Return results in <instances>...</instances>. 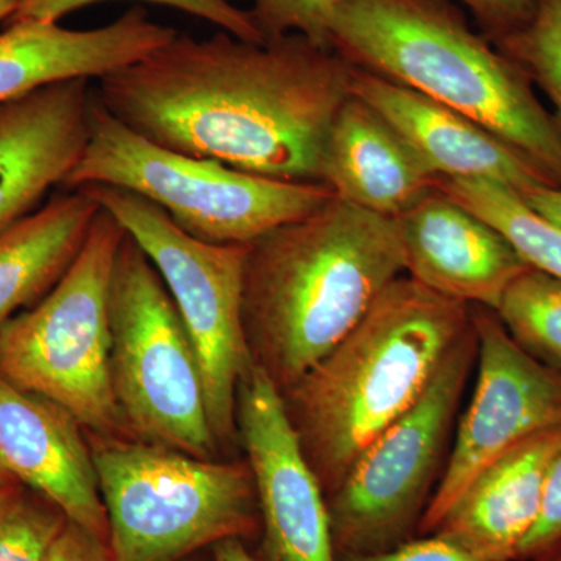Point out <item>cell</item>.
I'll list each match as a JSON object with an SVG mask.
<instances>
[{"mask_svg":"<svg viewBox=\"0 0 561 561\" xmlns=\"http://www.w3.org/2000/svg\"><path fill=\"white\" fill-rule=\"evenodd\" d=\"M494 46L545 92L561 136V0H535L531 20Z\"/></svg>","mask_w":561,"mask_h":561,"instance_id":"23","label":"cell"},{"mask_svg":"<svg viewBox=\"0 0 561 561\" xmlns=\"http://www.w3.org/2000/svg\"><path fill=\"white\" fill-rule=\"evenodd\" d=\"M90 80L62 81L0 105V234L65 186L88 136Z\"/></svg>","mask_w":561,"mask_h":561,"instance_id":"15","label":"cell"},{"mask_svg":"<svg viewBox=\"0 0 561 561\" xmlns=\"http://www.w3.org/2000/svg\"><path fill=\"white\" fill-rule=\"evenodd\" d=\"M184 561H191V559L184 560Z\"/></svg>","mask_w":561,"mask_h":561,"instance_id":"37","label":"cell"},{"mask_svg":"<svg viewBox=\"0 0 561 561\" xmlns=\"http://www.w3.org/2000/svg\"><path fill=\"white\" fill-rule=\"evenodd\" d=\"M493 312L519 348L561 371V279L529 267L512 280Z\"/></svg>","mask_w":561,"mask_h":561,"instance_id":"22","label":"cell"},{"mask_svg":"<svg viewBox=\"0 0 561 561\" xmlns=\"http://www.w3.org/2000/svg\"><path fill=\"white\" fill-rule=\"evenodd\" d=\"M99 210L87 191H68L0 234V330L61 279Z\"/></svg>","mask_w":561,"mask_h":561,"instance_id":"20","label":"cell"},{"mask_svg":"<svg viewBox=\"0 0 561 561\" xmlns=\"http://www.w3.org/2000/svg\"><path fill=\"white\" fill-rule=\"evenodd\" d=\"M471 316L478 382L421 518V537L434 534L476 476L502 454L534 435L561 431V371L519 348L491 309L476 306Z\"/></svg>","mask_w":561,"mask_h":561,"instance_id":"11","label":"cell"},{"mask_svg":"<svg viewBox=\"0 0 561 561\" xmlns=\"http://www.w3.org/2000/svg\"><path fill=\"white\" fill-rule=\"evenodd\" d=\"M110 373L130 437L214 459L205 382L160 272L125 232L110 280Z\"/></svg>","mask_w":561,"mask_h":561,"instance_id":"8","label":"cell"},{"mask_svg":"<svg viewBox=\"0 0 561 561\" xmlns=\"http://www.w3.org/2000/svg\"><path fill=\"white\" fill-rule=\"evenodd\" d=\"M124 236L101 208L61 279L0 330V375L57 402L91 434L128 435L110 373V280Z\"/></svg>","mask_w":561,"mask_h":561,"instance_id":"7","label":"cell"},{"mask_svg":"<svg viewBox=\"0 0 561 561\" xmlns=\"http://www.w3.org/2000/svg\"><path fill=\"white\" fill-rule=\"evenodd\" d=\"M351 92L393 125L438 179L493 181L522 195L557 186L478 122L419 92L357 68Z\"/></svg>","mask_w":561,"mask_h":561,"instance_id":"16","label":"cell"},{"mask_svg":"<svg viewBox=\"0 0 561 561\" xmlns=\"http://www.w3.org/2000/svg\"><path fill=\"white\" fill-rule=\"evenodd\" d=\"M47 561H111L108 545L79 524L69 522Z\"/></svg>","mask_w":561,"mask_h":561,"instance_id":"30","label":"cell"},{"mask_svg":"<svg viewBox=\"0 0 561 561\" xmlns=\"http://www.w3.org/2000/svg\"><path fill=\"white\" fill-rule=\"evenodd\" d=\"M80 190L119 221L160 272L201 364L210 427L219 446L230 443L238 434L239 387L253 367L242 317L247 245L197 241L119 187Z\"/></svg>","mask_w":561,"mask_h":561,"instance_id":"10","label":"cell"},{"mask_svg":"<svg viewBox=\"0 0 561 561\" xmlns=\"http://www.w3.org/2000/svg\"><path fill=\"white\" fill-rule=\"evenodd\" d=\"M561 431L534 435L483 468L434 535L491 561H516L537 523ZM432 535V534H431Z\"/></svg>","mask_w":561,"mask_h":561,"instance_id":"19","label":"cell"},{"mask_svg":"<svg viewBox=\"0 0 561 561\" xmlns=\"http://www.w3.org/2000/svg\"><path fill=\"white\" fill-rule=\"evenodd\" d=\"M213 548V561H257L247 549L245 542L239 538L217 542Z\"/></svg>","mask_w":561,"mask_h":561,"instance_id":"32","label":"cell"},{"mask_svg":"<svg viewBox=\"0 0 561 561\" xmlns=\"http://www.w3.org/2000/svg\"><path fill=\"white\" fill-rule=\"evenodd\" d=\"M176 33L140 7L90 31H72L58 22H10L0 33V105L62 81L101 80Z\"/></svg>","mask_w":561,"mask_h":561,"instance_id":"17","label":"cell"},{"mask_svg":"<svg viewBox=\"0 0 561 561\" xmlns=\"http://www.w3.org/2000/svg\"><path fill=\"white\" fill-rule=\"evenodd\" d=\"M471 11L481 33L491 43L518 32L531 20L535 0H454Z\"/></svg>","mask_w":561,"mask_h":561,"instance_id":"28","label":"cell"},{"mask_svg":"<svg viewBox=\"0 0 561 561\" xmlns=\"http://www.w3.org/2000/svg\"><path fill=\"white\" fill-rule=\"evenodd\" d=\"M472 308L400 276L356 328L284 390L302 454L327 497L426 391L470 331Z\"/></svg>","mask_w":561,"mask_h":561,"instance_id":"3","label":"cell"},{"mask_svg":"<svg viewBox=\"0 0 561 561\" xmlns=\"http://www.w3.org/2000/svg\"><path fill=\"white\" fill-rule=\"evenodd\" d=\"M11 481H16V479L11 476L9 468H7L5 465H3L2 459H0V485Z\"/></svg>","mask_w":561,"mask_h":561,"instance_id":"36","label":"cell"},{"mask_svg":"<svg viewBox=\"0 0 561 561\" xmlns=\"http://www.w3.org/2000/svg\"><path fill=\"white\" fill-rule=\"evenodd\" d=\"M530 561H561V540L552 545L548 551L540 553V556L535 557Z\"/></svg>","mask_w":561,"mask_h":561,"instance_id":"35","label":"cell"},{"mask_svg":"<svg viewBox=\"0 0 561 561\" xmlns=\"http://www.w3.org/2000/svg\"><path fill=\"white\" fill-rule=\"evenodd\" d=\"M337 561H491L465 551L438 535H424L379 553H337Z\"/></svg>","mask_w":561,"mask_h":561,"instance_id":"29","label":"cell"},{"mask_svg":"<svg viewBox=\"0 0 561 561\" xmlns=\"http://www.w3.org/2000/svg\"><path fill=\"white\" fill-rule=\"evenodd\" d=\"M339 0H251L250 13L264 41L298 35L331 49V21Z\"/></svg>","mask_w":561,"mask_h":561,"instance_id":"26","label":"cell"},{"mask_svg":"<svg viewBox=\"0 0 561 561\" xmlns=\"http://www.w3.org/2000/svg\"><path fill=\"white\" fill-rule=\"evenodd\" d=\"M238 434L260 507L257 561H337L327 494L302 454L283 394L253 364L239 387Z\"/></svg>","mask_w":561,"mask_h":561,"instance_id":"12","label":"cell"},{"mask_svg":"<svg viewBox=\"0 0 561 561\" xmlns=\"http://www.w3.org/2000/svg\"><path fill=\"white\" fill-rule=\"evenodd\" d=\"M87 186L131 192L213 245H250L335 197L323 183L267 179L157 146L114 119L95 92L87 146L62 187Z\"/></svg>","mask_w":561,"mask_h":561,"instance_id":"6","label":"cell"},{"mask_svg":"<svg viewBox=\"0 0 561 561\" xmlns=\"http://www.w3.org/2000/svg\"><path fill=\"white\" fill-rule=\"evenodd\" d=\"M476 357L478 339L471 324L420 400L365 449L327 497L337 553L387 552L419 534L448 460Z\"/></svg>","mask_w":561,"mask_h":561,"instance_id":"9","label":"cell"},{"mask_svg":"<svg viewBox=\"0 0 561 561\" xmlns=\"http://www.w3.org/2000/svg\"><path fill=\"white\" fill-rule=\"evenodd\" d=\"M111 561H184L261 527L249 463L201 459L128 435L91 434Z\"/></svg>","mask_w":561,"mask_h":561,"instance_id":"5","label":"cell"},{"mask_svg":"<svg viewBox=\"0 0 561 561\" xmlns=\"http://www.w3.org/2000/svg\"><path fill=\"white\" fill-rule=\"evenodd\" d=\"M404 273L397 220L332 197L247 245L242 317L253 364L294 386Z\"/></svg>","mask_w":561,"mask_h":561,"instance_id":"2","label":"cell"},{"mask_svg":"<svg viewBox=\"0 0 561 561\" xmlns=\"http://www.w3.org/2000/svg\"><path fill=\"white\" fill-rule=\"evenodd\" d=\"M230 2H234V0H230Z\"/></svg>","mask_w":561,"mask_h":561,"instance_id":"38","label":"cell"},{"mask_svg":"<svg viewBox=\"0 0 561 561\" xmlns=\"http://www.w3.org/2000/svg\"><path fill=\"white\" fill-rule=\"evenodd\" d=\"M561 540V446L546 476L537 523L519 546L516 561H530Z\"/></svg>","mask_w":561,"mask_h":561,"instance_id":"27","label":"cell"},{"mask_svg":"<svg viewBox=\"0 0 561 561\" xmlns=\"http://www.w3.org/2000/svg\"><path fill=\"white\" fill-rule=\"evenodd\" d=\"M25 494L16 507L0 522V561H47L69 523L46 497Z\"/></svg>","mask_w":561,"mask_h":561,"instance_id":"25","label":"cell"},{"mask_svg":"<svg viewBox=\"0 0 561 561\" xmlns=\"http://www.w3.org/2000/svg\"><path fill=\"white\" fill-rule=\"evenodd\" d=\"M522 197L535 213L561 230V186L538 187Z\"/></svg>","mask_w":561,"mask_h":561,"instance_id":"31","label":"cell"},{"mask_svg":"<svg viewBox=\"0 0 561 561\" xmlns=\"http://www.w3.org/2000/svg\"><path fill=\"white\" fill-rule=\"evenodd\" d=\"M320 181L341 201L397 219L437 190L438 176L393 125L351 92L324 144Z\"/></svg>","mask_w":561,"mask_h":561,"instance_id":"18","label":"cell"},{"mask_svg":"<svg viewBox=\"0 0 561 561\" xmlns=\"http://www.w3.org/2000/svg\"><path fill=\"white\" fill-rule=\"evenodd\" d=\"M354 70L298 33L264 43L224 31L208 39L176 33L102 77L94 92L114 119L164 149L267 179L321 183L324 144Z\"/></svg>","mask_w":561,"mask_h":561,"instance_id":"1","label":"cell"},{"mask_svg":"<svg viewBox=\"0 0 561 561\" xmlns=\"http://www.w3.org/2000/svg\"><path fill=\"white\" fill-rule=\"evenodd\" d=\"M101 2H108V0H22L20 9L9 22H58L70 13ZM135 2L154 3V5L183 11L198 20L217 25L220 31L231 33L243 41L264 43L250 10L239 9L230 0H135Z\"/></svg>","mask_w":561,"mask_h":561,"instance_id":"24","label":"cell"},{"mask_svg":"<svg viewBox=\"0 0 561 561\" xmlns=\"http://www.w3.org/2000/svg\"><path fill=\"white\" fill-rule=\"evenodd\" d=\"M22 0H0V21H10L20 9Z\"/></svg>","mask_w":561,"mask_h":561,"instance_id":"34","label":"cell"},{"mask_svg":"<svg viewBox=\"0 0 561 561\" xmlns=\"http://www.w3.org/2000/svg\"><path fill=\"white\" fill-rule=\"evenodd\" d=\"M24 496L25 491L22 489L20 481H11L0 485V522L16 507L18 502Z\"/></svg>","mask_w":561,"mask_h":561,"instance_id":"33","label":"cell"},{"mask_svg":"<svg viewBox=\"0 0 561 561\" xmlns=\"http://www.w3.org/2000/svg\"><path fill=\"white\" fill-rule=\"evenodd\" d=\"M437 190L493 225L527 265L561 279V230L522 194L486 180L438 179Z\"/></svg>","mask_w":561,"mask_h":561,"instance_id":"21","label":"cell"},{"mask_svg":"<svg viewBox=\"0 0 561 561\" xmlns=\"http://www.w3.org/2000/svg\"><path fill=\"white\" fill-rule=\"evenodd\" d=\"M331 49L459 111L561 186V136L516 62L468 24L454 0H339Z\"/></svg>","mask_w":561,"mask_h":561,"instance_id":"4","label":"cell"},{"mask_svg":"<svg viewBox=\"0 0 561 561\" xmlns=\"http://www.w3.org/2000/svg\"><path fill=\"white\" fill-rule=\"evenodd\" d=\"M88 432L57 402L0 375V459L69 522L108 545V522Z\"/></svg>","mask_w":561,"mask_h":561,"instance_id":"13","label":"cell"},{"mask_svg":"<svg viewBox=\"0 0 561 561\" xmlns=\"http://www.w3.org/2000/svg\"><path fill=\"white\" fill-rule=\"evenodd\" d=\"M394 220L404 272L451 300L494 311L512 280L530 267L501 231L442 191Z\"/></svg>","mask_w":561,"mask_h":561,"instance_id":"14","label":"cell"}]
</instances>
